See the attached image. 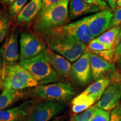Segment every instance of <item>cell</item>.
<instances>
[{"instance_id": "6da1fadb", "label": "cell", "mask_w": 121, "mask_h": 121, "mask_svg": "<svg viewBox=\"0 0 121 121\" xmlns=\"http://www.w3.org/2000/svg\"><path fill=\"white\" fill-rule=\"evenodd\" d=\"M42 36L49 49L72 62L78 60L86 49V45L68 35L62 26L48 31Z\"/></svg>"}, {"instance_id": "7a4b0ae2", "label": "cell", "mask_w": 121, "mask_h": 121, "mask_svg": "<svg viewBox=\"0 0 121 121\" xmlns=\"http://www.w3.org/2000/svg\"><path fill=\"white\" fill-rule=\"evenodd\" d=\"M69 0H62L58 4L43 11H40L36 17L33 29L39 35L63 26L69 21Z\"/></svg>"}, {"instance_id": "3957f363", "label": "cell", "mask_w": 121, "mask_h": 121, "mask_svg": "<svg viewBox=\"0 0 121 121\" xmlns=\"http://www.w3.org/2000/svg\"><path fill=\"white\" fill-rule=\"evenodd\" d=\"M46 49L34 58L20 60L19 63L37 80L38 85L60 82L63 79L51 64Z\"/></svg>"}, {"instance_id": "277c9868", "label": "cell", "mask_w": 121, "mask_h": 121, "mask_svg": "<svg viewBox=\"0 0 121 121\" xmlns=\"http://www.w3.org/2000/svg\"><path fill=\"white\" fill-rule=\"evenodd\" d=\"M32 93L46 101L60 103L70 100L75 95L73 87L68 81L38 85L33 88Z\"/></svg>"}, {"instance_id": "5b68a950", "label": "cell", "mask_w": 121, "mask_h": 121, "mask_svg": "<svg viewBox=\"0 0 121 121\" xmlns=\"http://www.w3.org/2000/svg\"><path fill=\"white\" fill-rule=\"evenodd\" d=\"M2 69L4 87L22 90L38 86L37 80L19 63L6 67L2 66Z\"/></svg>"}, {"instance_id": "8992f818", "label": "cell", "mask_w": 121, "mask_h": 121, "mask_svg": "<svg viewBox=\"0 0 121 121\" xmlns=\"http://www.w3.org/2000/svg\"><path fill=\"white\" fill-rule=\"evenodd\" d=\"M20 60H28L37 56L47 48V44L41 39L31 32L26 31L20 37Z\"/></svg>"}, {"instance_id": "52a82bcc", "label": "cell", "mask_w": 121, "mask_h": 121, "mask_svg": "<svg viewBox=\"0 0 121 121\" xmlns=\"http://www.w3.org/2000/svg\"><path fill=\"white\" fill-rule=\"evenodd\" d=\"M90 56V51L86 48L82 56L71 66L70 76L74 82L81 86L89 85L93 80Z\"/></svg>"}, {"instance_id": "ba28073f", "label": "cell", "mask_w": 121, "mask_h": 121, "mask_svg": "<svg viewBox=\"0 0 121 121\" xmlns=\"http://www.w3.org/2000/svg\"><path fill=\"white\" fill-rule=\"evenodd\" d=\"M18 44V31L13 28L10 29L4 44L0 48V56L4 67L17 63L19 58Z\"/></svg>"}, {"instance_id": "9c48e42d", "label": "cell", "mask_w": 121, "mask_h": 121, "mask_svg": "<svg viewBox=\"0 0 121 121\" xmlns=\"http://www.w3.org/2000/svg\"><path fill=\"white\" fill-rule=\"evenodd\" d=\"M66 107L64 103L49 101L40 103L35 107L30 121H51L62 114Z\"/></svg>"}, {"instance_id": "30bf717a", "label": "cell", "mask_w": 121, "mask_h": 121, "mask_svg": "<svg viewBox=\"0 0 121 121\" xmlns=\"http://www.w3.org/2000/svg\"><path fill=\"white\" fill-rule=\"evenodd\" d=\"M113 13L110 9H105L87 16V21L93 38L99 37L108 29Z\"/></svg>"}, {"instance_id": "8fae6325", "label": "cell", "mask_w": 121, "mask_h": 121, "mask_svg": "<svg viewBox=\"0 0 121 121\" xmlns=\"http://www.w3.org/2000/svg\"><path fill=\"white\" fill-rule=\"evenodd\" d=\"M37 102L35 99L29 100L16 107L0 110V121H24L31 114Z\"/></svg>"}, {"instance_id": "7c38bea8", "label": "cell", "mask_w": 121, "mask_h": 121, "mask_svg": "<svg viewBox=\"0 0 121 121\" xmlns=\"http://www.w3.org/2000/svg\"><path fill=\"white\" fill-rule=\"evenodd\" d=\"M62 28L69 36L86 45L93 39L86 17L65 25Z\"/></svg>"}, {"instance_id": "4fadbf2b", "label": "cell", "mask_w": 121, "mask_h": 121, "mask_svg": "<svg viewBox=\"0 0 121 121\" xmlns=\"http://www.w3.org/2000/svg\"><path fill=\"white\" fill-rule=\"evenodd\" d=\"M121 99V82L115 81L110 83L95 105L98 108L109 111L119 104Z\"/></svg>"}, {"instance_id": "5bb4252c", "label": "cell", "mask_w": 121, "mask_h": 121, "mask_svg": "<svg viewBox=\"0 0 121 121\" xmlns=\"http://www.w3.org/2000/svg\"><path fill=\"white\" fill-rule=\"evenodd\" d=\"M90 60L93 81H96L105 77H108L109 74H112L113 77L116 73V66L114 63H109L105 61L96 54L91 52Z\"/></svg>"}, {"instance_id": "9a60e30c", "label": "cell", "mask_w": 121, "mask_h": 121, "mask_svg": "<svg viewBox=\"0 0 121 121\" xmlns=\"http://www.w3.org/2000/svg\"><path fill=\"white\" fill-rule=\"evenodd\" d=\"M102 10V9L98 6L89 4L82 0H69V20L71 21L83 15L96 13Z\"/></svg>"}, {"instance_id": "2e32d148", "label": "cell", "mask_w": 121, "mask_h": 121, "mask_svg": "<svg viewBox=\"0 0 121 121\" xmlns=\"http://www.w3.org/2000/svg\"><path fill=\"white\" fill-rule=\"evenodd\" d=\"M48 56L53 67L63 78H68L70 76L71 66L69 60L49 48L46 49Z\"/></svg>"}, {"instance_id": "e0dca14e", "label": "cell", "mask_w": 121, "mask_h": 121, "mask_svg": "<svg viewBox=\"0 0 121 121\" xmlns=\"http://www.w3.org/2000/svg\"><path fill=\"white\" fill-rule=\"evenodd\" d=\"M42 10V0H31L17 16V23H29L38 16Z\"/></svg>"}, {"instance_id": "ac0fdd59", "label": "cell", "mask_w": 121, "mask_h": 121, "mask_svg": "<svg viewBox=\"0 0 121 121\" xmlns=\"http://www.w3.org/2000/svg\"><path fill=\"white\" fill-rule=\"evenodd\" d=\"M22 90L4 87L0 94V110H4L23 98Z\"/></svg>"}, {"instance_id": "d6986e66", "label": "cell", "mask_w": 121, "mask_h": 121, "mask_svg": "<svg viewBox=\"0 0 121 121\" xmlns=\"http://www.w3.org/2000/svg\"><path fill=\"white\" fill-rule=\"evenodd\" d=\"M96 101L97 98L91 95L81 93L72 100V110L74 113H80L88 109Z\"/></svg>"}, {"instance_id": "ffe728a7", "label": "cell", "mask_w": 121, "mask_h": 121, "mask_svg": "<svg viewBox=\"0 0 121 121\" xmlns=\"http://www.w3.org/2000/svg\"><path fill=\"white\" fill-rule=\"evenodd\" d=\"M110 83L111 79L109 77H105L102 79L95 81L94 83L89 86L82 93L95 96L99 101Z\"/></svg>"}, {"instance_id": "44dd1931", "label": "cell", "mask_w": 121, "mask_h": 121, "mask_svg": "<svg viewBox=\"0 0 121 121\" xmlns=\"http://www.w3.org/2000/svg\"><path fill=\"white\" fill-rule=\"evenodd\" d=\"M120 28L121 25L110 29L104 32L99 37L95 38V39L104 44L112 47L115 48V43L119 34Z\"/></svg>"}, {"instance_id": "7402d4cb", "label": "cell", "mask_w": 121, "mask_h": 121, "mask_svg": "<svg viewBox=\"0 0 121 121\" xmlns=\"http://www.w3.org/2000/svg\"><path fill=\"white\" fill-rule=\"evenodd\" d=\"M10 27L8 13L4 10L0 11V45L6 38Z\"/></svg>"}, {"instance_id": "603a6c76", "label": "cell", "mask_w": 121, "mask_h": 121, "mask_svg": "<svg viewBox=\"0 0 121 121\" xmlns=\"http://www.w3.org/2000/svg\"><path fill=\"white\" fill-rule=\"evenodd\" d=\"M97 107L96 105H93L88 109L78 114L72 118L71 121H90L95 114Z\"/></svg>"}, {"instance_id": "cb8c5ba5", "label": "cell", "mask_w": 121, "mask_h": 121, "mask_svg": "<svg viewBox=\"0 0 121 121\" xmlns=\"http://www.w3.org/2000/svg\"><path fill=\"white\" fill-rule=\"evenodd\" d=\"M28 0H16L14 3L9 7V13L11 16H16L19 15L22 9L26 4Z\"/></svg>"}, {"instance_id": "d4e9b609", "label": "cell", "mask_w": 121, "mask_h": 121, "mask_svg": "<svg viewBox=\"0 0 121 121\" xmlns=\"http://www.w3.org/2000/svg\"><path fill=\"white\" fill-rule=\"evenodd\" d=\"M90 52L92 53L96 54V56H99L100 58L103 59L105 61L108 62L109 63H114L115 49L98 51V52H93V51H90Z\"/></svg>"}, {"instance_id": "484cf974", "label": "cell", "mask_w": 121, "mask_h": 121, "mask_svg": "<svg viewBox=\"0 0 121 121\" xmlns=\"http://www.w3.org/2000/svg\"><path fill=\"white\" fill-rule=\"evenodd\" d=\"M88 48L89 51L93 52H98V51H103L105 50H109L112 49H115L112 47L108 46L103 44L95 39H94L91 41L88 44Z\"/></svg>"}, {"instance_id": "4316f807", "label": "cell", "mask_w": 121, "mask_h": 121, "mask_svg": "<svg viewBox=\"0 0 121 121\" xmlns=\"http://www.w3.org/2000/svg\"><path fill=\"white\" fill-rule=\"evenodd\" d=\"M110 112L109 111L96 108L95 114L90 121H109Z\"/></svg>"}, {"instance_id": "83f0119b", "label": "cell", "mask_w": 121, "mask_h": 121, "mask_svg": "<svg viewBox=\"0 0 121 121\" xmlns=\"http://www.w3.org/2000/svg\"><path fill=\"white\" fill-rule=\"evenodd\" d=\"M121 25V7H118L115 9L112 19L111 20L108 29L114 28V27L120 26Z\"/></svg>"}, {"instance_id": "f1b7e54d", "label": "cell", "mask_w": 121, "mask_h": 121, "mask_svg": "<svg viewBox=\"0 0 121 121\" xmlns=\"http://www.w3.org/2000/svg\"><path fill=\"white\" fill-rule=\"evenodd\" d=\"M109 121H121V104L116 106L110 112Z\"/></svg>"}, {"instance_id": "f546056e", "label": "cell", "mask_w": 121, "mask_h": 121, "mask_svg": "<svg viewBox=\"0 0 121 121\" xmlns=\"http://www.w3.org/2000/svg\"><path fill=\"white\" fill-rule=\"evenodd\" d=\"M62 0H42V10L41 11L52 7L58 4Z\"/></svg>"}, {"instance_id": "4dcf8cb0", "label": "cell", "mask_w": 121, "mask_h": 121, "mask_svg": "<svg viewBox=\"0 0 121 121\" xmlns=\"http://www.w3.org/2000/svg\"><path fill=\"white\" fill-rule=\"evenodd\" d=\"M82 1L89 4L98 6L100 7L102 10L108 9L107 3L104 0H82Z\"/></svg>"}, {"instance_id": "1f68e13d", "label": "cell", "mask_w": 121, "mask_h": 121, "mask_svg": "<svg viewBox=\"0 0 121 121\" xmlns=\"http://www.w3.org/2000/svg\"><path fill=\"white\" fill-rule=\"evenodd\" d=\"M120 58H121V40L115 48L114 63H117Z\"/></svg>"}, {"instance_id": "d6a6232c", "label": "cell", "mask_w": 121, "mask_h": 121, "mask_svg": "<svg viewBox=\"0 0 121 121\" xmlns=\"http://www.w3.org/2000/svg\"><path fill=\"white\" fill-rule=\"evenodd\" d=\"M106 1L112 10L114 11L115 9H116V4L118 0H106Z\"/></svg>"}, {"instance_id": "836d02e7", "label": "cell", "mask_w": 121, "mask_h": 121, "mask_svg": "<svg viewBox=\"0 0 121 121\" xmlns=\"http://www.w3.org/2000/svg\"><path fill=\"white\" fill-rule=\"evenodd\" d=\"M4 87V76H3L2 69H0V93L2 91Z\"/></svg>"}, {"instance_id": "e575fe53", "label": "cell", "mask_w": 121, "mask_h": 121, "mask_svg": "<svg viewBox=\"0 0 121 121\" xmlns=\"http://www.w3.org/2000/svg\"><path fill=\"white\" fill-rule=\"evenodd\" d=\"M16 0H0V2L7 6H11Z\"/></svg>"}, {"instance_id": "d590c367", "label": "cell", "mask_w": 121, "mask_h": 121, "mask_svg": "<svg viewBox=\"0 0 121 121\" xmlns=\"http://www.w3.org/2000/svg\"><path fill=\"white\" fill-rule=\"evenodd\" d=\"M121 40V28H120V30H119V34L118 35L117 39H116V43H115V48H116V47L117 46V45L118 44L119 42H120Z\"/></svg>"}, {"instance_id": "8d00e7d4", "label": "cell", "mask_w": 121, "mask_h": 121, "mask_svg": "<svg viewBox=\"0 0 121 121\" xmlns=\"http://www.w3.org/2000/svg\"><path fill=\"white\" fill-rule=\"evenodd\" d=\"M116 68H117L118 70L121 72V58L118 60L117 62L116 63Z\"/></svg>"}, {"instance_id": "74e56055", "label": "cell", "mask_w": 121, "mask_h": 121, "mask_svg": "<svg viewBox=\"0 0 121 121\" xmlns=\"http://www.w3.org/2000/svg\"><path fill=\"white\" fill-rule=\"evenodd\" d=\"M117 5L118 6V7H121V0H118L117 2Z\"/></svg>"}, {"instance_id": "f35d334b", "label": "cell", "mask_w": 121, "mask_h": 121, "mask_svg": "<svg viewBox=\"0 0 121 121\" xmlns=\"http://www.w3.org/2000/svg\"><path fill=\"white\" fill-rule=\"evenodd\" d=\"M2 66H3L2 60V58H1V56H0V69H1V68L2 67Z\"/></svg>"}, {"instance_id": "ab89813d", "label": "cell", "mask_w": 121, "mask_h": 121, "mask_svg": "<svg viewBox=\"0 0 121 121\" xmlns=\"http://www.w3.org/2000/svg\"><path fill=\"white\" fill-rule=\"evenodd\" d=\"M51 121H58V120H57V119H53V120H52Z\"/></svg>"}]
</instances>
